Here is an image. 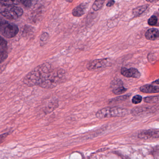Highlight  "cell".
Masks as SVG:
<instances>
[{
	"instance_id": "1",
	"label": "cell",
	"mask_w": 159,
	"mask_h": 159,
	"mask_svg": "<svg viewBox=\"0 0 159 159\" xmlns=\"http://www.w3.org/2000/svg\"><path fill=\"white\" fill-rule=\"evenodd\" d=\"M53 68L48 63L40 64L29 73L23 79V83L28 87L39 86Z\"/></svg>"
},
{
	"instance_id": "2",
	"label": "cell",
	"mask_w": 159,
	"mask_h": 159,
	"mask_svg": "<svg viewBox=\"0 0 159 159\" xmlns=\"http://www.w3.org/2000/svg\"><path fill=\"white\" fill-rule=\"evenodd\" d=\"M65 78L66 73L64 70L53 69L48 74L39 86L43 89H53L62 83Z\"/></svg>"
},
{
	"instance_id": "3",
	"label": "cell",
	"mask_w": 159,
	"mask_h": 159,
	"mask_svg": "<svg viewBox=\"0 0 159 159\" xmlns=\"http://www.w3.org/2000/svg\"><path fill=\"white\" fill-rule=\"evenodd\" d=\"M129 110L119 107H107L99 110L96 114L99 119L109 118L124 117L129 115Z\"/></svg>"
},
{
	"instance_id": "4",
	"label": "cell",
	"mask_w": 159,
	"mask_h": 159,
	"mask_svg": "<svg viewBox=\"0 0 159 159\" xmlns=\"http://www.w3.org/2000/svg\"><path fill=\"white\" fill-rule=\"evenodd\" d=\"M22 8L16 5L0 6V15L9 20L17 19L23 15Z\"/></svg>"
},
{
	"instance_id": "5",
	"label": "cell",
	"mask_w": 159,
	"mask_h": 159,
	"mask_svg": "<svg viewBox=\"0 0 159 159\" xmlns=\"http://www.w3.org/2000/svg\"><path fill=\"white\" fill-rule=\"evenodd\" d=\"M19 32L16 25L10 23L0 16V34L6 38H12L16 36Z\"/></svg>"
},
{
	"instance_id": "6",
	"label": "cell",
	"mask_w": 159,
	"mask_h": 159,
	"mask_svg": "<svg viewBox=\"0 0 159 159\" xmlns=\"http://www.w3.org/2000/svg\"><path fill=\"white\" fill-rule=\"evenodd\" d=\"M111 64V59H101L90 61L88 63L87 67L89 70L94 71L109 67Z\"/></svg>"
},
{
	"instance_id": "7",
	"label": "cell",
	"mask_w": 159,
	"mask_h": 159,
	"mask_svg": "<svg viewBox=\"0 0 159 159\" xmlns=\"http://www.w3.org/2000/svg\"><path fill=\"white\" fill-rule=\"evenodd\" d=\"M159 80H157L151 84H146L140 88L142 92L146 93H158L159 92Z\"/></svg>"
},
{
	"instance_id": "8",
	"label": "cell",
	"mask_w": 159,
	"mask_h": 159,
	"mask_svg": "<svg viewBox=\"0 0 159 159\" xmlns=\"http://www.w3.org/2000/svg\"><path fill=\"white\" fill-rule=\"evenodd\" d=\"M121 74L122 75L127 78H133L138 79L141 77V73L137 69L131 68L128 69L127 68H121Z\"/></svg>"
},
{
	"instance_id": "9",
	"label": "cell",
	"mask_w": 159,
	"mask_h": 159,
	"mask_svg": "<svg viewBox=\"0 0 159 159\" xmlns=\"http://www.w3.org/2000/svg\"><path fill=\"white\" fill-rule=\"evenodd\" d=\"M113 93L115 94H122L127 91V89L123 86L122 81L120 80H114L111 83Z\"/></svg>"
},
{
	"instance_id": "10",
	"label": "cell",
	"mask_w": 159,
	"mask_h": 159,
	"mask_svg": "<svg viewBox=\"0 0 159 159\" xmlns=\"http://www.w3.org/2000/svg\"><path fill=\"white\" fill-rule=\"evenodd\" d=\"M159 136V132L158 129H149L144 130L141 132L139 135L138 137L140 139H151V138H158Z\"/></svg>"
},
{
	"instance_id": "11",
	"label": "cell",
	"mask_w": 159,
	"mask_h": 159,
	"mask_svg": "<svg viewBox=\"0 0 159 159\" xmlns=\"http://www.w3.org/2000/svg\"><path fill=\"white\" fill-rule=\"evenodd\" d=\"M156 108L154 107H135L132 110L131 114L133 116H139L144 114L152 113L153 110H155Z\"/></svg>"
},
{
	"instance_id": "12",
	"label": "cell",
	"mask_w": 159,
	"mask_h": 159,
	"mask_svg": "<svg viewBox=\"0 0 159 159\" xmlns=\"http://www.w3.org/2000/svg\"><path fill=\"white\" fill-rule=\"evenodd\" d=\"M87 7V4H80L73 9L72 14L75 17H79L82 16L86 13Z\"/></svg>"
},
{
	"instance_id": "13",
	"label": "cell",
	"mask_w": 159,
	"mask_h": 159,
	"mask_svg": "<svg viewBox=\"0 0 159 159\" xmlns=\"http://www.w3.org/2000/svg\"><path fill=\"white\" fill-rule=\"evenodd\" d=\"M159 36V30L158 29L152 28L147 31L145 33V37L150 41H156L158 39Z\"/></svg>"
},
{
	"instance_id": "14",
	"label": "cell",
	"mask_w": 159,
	"mask_h": 159,
	"mask_svg": "<svg viewBox=\"0 0 159 159\" xmlns=\"http://www.w3.org/2000/svg\"><path fill=\"white\" fill-rule=\"evenodd\" d=\"M148 7L149 6L148 5H144L137 7L133 8L132 11L133 15L135 17L140 16L141 15L144 13L145 11H146Z\"/></svg>"
},
{
	"instance_id": "15",
	"label": "cell",
	"mask_w": 159,
	"mask_h": 159,
	"mask_svg": "<svg viewBox=\"0 0 159 159\" xmlns=\"http://www.w3.org/2000/svg\"><path fill=\"white\" fill-rule=\"evenodd\" d=\"M105 0H96L92 5V9L94 11L100 10L103 5Z\"/></svg>"
},
{
	"instance_id": "16",
	"label": "cell",
	"mask_w": 159,
	"mask_h": 159,
	"mask_svg": "<svg viewBox=\"0 0 159 159\" xmlns=\"http://www.w3.org/2000/svg\"><path fill=\"white\" fill-rule=\"evenodd\" d=\"M19 3L18 0H0V4L2 5H17Z\"/></svg>"
},
{
	"instance_id": "17",
	"label": "cell",
	"mask_w": 159,
	"mask_h": 159,
	"mask_svg": "<svg viewBox=\"0 0 159 159\" xmlns=\"http://www.w3.org/2000/svg\"><path fill=\"white\" fill-rule=\"evenodd\" d=\"M144 101L147 103H158L159 102V96L147 97L145 98Z\"/></svg>"
},
{
	"instance_id": "18",
	"label": "cell",
	"mask_w": 159,
	"mask_h": 159,
	"mask_svg": "<svg viewBox=\"0 0 159 159\" xmlns=\"http://www.w3.org/2000/svg\"><path fill=\"white\" fill-rule=\"evenodd\" d=\"M148 25L150 26H155L157 25L158 22V18L157 16L154 15L150 17V18L148 20Z\"/></svg>"
},
{
	"instance_id": "19",
	"label": "cell",
	"mask_w": 159,
	"mask_h": 159,
	"mask_svg": "<svg viewBox=\"0 0 159 159\" xmlns=\"http://www.w3.org/2000/svg\"><path fill=\"white\" fill-rule=\"evenodd\" d=\"M7 41L0 36V51H4L7 48Z\"/></svg>"
},
{
	"instance_id": "20",
	"label": "cell",
	"mask_w": 159,
	"mask_h": 159,
	"mask_svg": "<svg viewBox=\"0 0 159 159\" xmlns=\"http://www.w3.org/2000/svg\"><path fill=\"white\" fill-rule=\"evenodd\" d=\"M143 98L140 95H136L133 96L132 100V102L134 104H138L142 102Z\"/></svg>"
},
{
	"instance_id": "21",
	"label": "cell",
	"mask_w": 159,
	"mask_h": 159,
	"mask_svg": "<svg viewBox=\"0 0 159 159\" xmlns=\"http://www.w3.org/2000/svg\"><path fill=\"white\" fill-rule=\"evenodd\" d=\"M8 57V54L6 51H0V64L5 61Z\"/></svg>"
},
{
	"instance_id": "22",
	"label": "cell",
	"mask_w": 159,
	"mask_h": 159,
	"mask_svg": "<svg viewBox=\"0 0 159 159\" xmlns=\"http://www.w3.org/2000/svg\"><path fill=\"white\" fill-rule=\"evenodd\" d=\"M25 7H29L31 6L32 0H18Z\"/></svg>"
},
{
	"instance_id": "23",
	"label": "cell",
	"mask_w": 159,
	"mask_h": 159,
	"mask_svg": "<svg viewBox=\"0 0 159 159\" xmlns=\"http://www.w3.org/2000/svg\"><path fill=\"white\" fill-rule=\"evenodd\" d=\"M115 3V0H109L107 2V4H106V6L108 7H111L114 6Z\"/></svg>"
},
{
	"instance_id": "24",
	"label": "cell",
	"mask_w": 159,
	"mask_h": 159,
	"mask_svg": "<svg viewBox=\"0 0 159 159\" xmlns=\"http://www.w3.org/2000/svg\"><path fill=\"white\" fill-rule=\"evenodd\" d=\"M48 35L46 34H44V36H42L41 39V43H43V42H45L46 40L47 39Z\"/></svg>"
},
{
	"instance_id": "25",
	"label": "cell",
	"mask_w": 159,
	"mask_h": 159,
	"mask_svg": "<svg viewBox=\"0 0 159 159\" xmlns=\"http://www.w3.org/2000/svg\"><path fill=\"white\" fill-rule=\"evenodd\" d=\"M158 1L159 0H146L147 2L151 3L156 2Z\"/></svg>"
},
{
	"instance_id": "26",
	"label": "cell",
	"mask_w": 159,
	"mask_h": 159,
	"mask_svg": "<svg viewBox=\"0 0 159 159\" xmlns=\"http://www.w3.org/2000/svg\"><path fill=\"white\" fill-rule=\"evenodd\" d=\"M68 2H72L73 0H65Z\"/></svg>"
}]
</instances>
